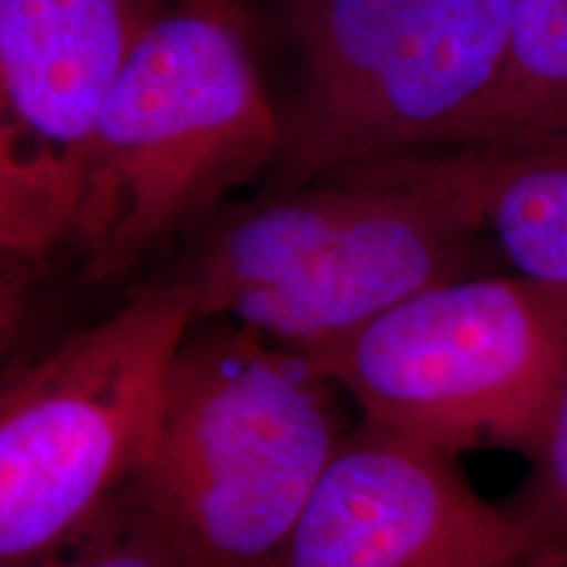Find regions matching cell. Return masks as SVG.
Listing matches in <instances>:
<instances>
[{"label": "cell", "instance_id": "obj_1", "mask_svg": "<svg viewBox=\"0 0 567 567\" xmlns=\"http://www.w3.org/2000/svg\"><path fill=\"white\" fill-rule=\"evenodd\" d=\"M463 195L415 153L354 163L218 221L163 276L193 321L231 318L313 352L423 289L486 274Z\"/></svg>", "mask_w": 567, "mask_h": 567}, {"label": "cell", "instance_id": "obj_2", "mask_svg": "<svg viewBox=\"0 0 567 567\" xmlns=\"http://www.w3.org/2000/svg\"><path fill=\"white\" fill-rule=\"evenodd\" d=\"M339 394L300 352L197 321L118 499L189 567H271L350 434Z\"/></svg>", "mask_w": 567, "mask_h": 567}, {"label": "cell", "instance_id": "obj_3", "mask_svg": "<svg viewBox=\"0 0 567 567\" xmlns=\"http://www.w3.org/2000/svg\"><path fill=\"white\" fill-rule=\"evenodd\" d=\"M281 113L231 0H176L126 63L92 132L74 243L92 279H122L271 172Z\"/></svg>", "mask_w": 567, "mask_h": 567}, {"label": "cell", "instance_id": "obj_4", "mask_svg": "<svg viewBox=\"0 0 567 567\" xmlns=\"http://www.w3.org/2000/svg\"><path fill=\"white\" fill-rule=\"evenodd\" d=\"M300 354L375 431L450 457L530 460L567 386V287L465 276Z\"/></svg>", "mask_w": 567, "mask_h": 567}, {"label": "cell", "instance_id": "obj_5", "mask_svg": "<svg viewBox=\"0 0 567 567\" xmlns=\"http://www.w3.org/2000/svg\"><path fill=\"white\" fill-rule=\"evenodd\" d=\"M193 313L161 279L6 373L0 567H34L122 496L158 425Z\"/></svg>", "mask_w": 567, "mask_h": 567}, {"label": "cell", "instance_id": "obj_6", "mask_svg": "<svg viewBox=\"0 0 567 567\" xmlns=\"http://www.w3.org/2000/svg\"><path fill=\"white\" fill-rule=\"evenodd\" d=\"M176 0H0V243L42 258L71 243L105 101Z\"/></svg>", "mask_w": 567, "mask_h": 567}, {"label": "cell", "instance_id": "obj_7", "mask_svg": "<svg viewBox=\"0 0 567 567\" xmlns=\"http://www.w3.org/2000/svg\"><path fill=\"white\" fill-rule=\"evenodd\" d=\"M455 460L365 423L350 431L271 567H567Z\"/></svg>", "mask_w": 567, "mask_h": 567}, {"label": "cell", "instance_id": "obj_8", "mask_svg": "<svg viewBox=\"0 0 567 567\" xmlns=\"http://www.w3.org/2000/svg\"><path fill=\"white\" fill-rule=\"evenodd\" d=\"M520 0H417L363 82L284 137L268 195L384 155L444 147L505 74Z\"/></svg>", "mask_w": 567, "mask_h": 567}, {"label": "cell", "instance_id": "obj_9", "mask_svg": "<svg viewBox=\"0 0 567 567\" xmlns=\"http://www.w3.org/2000/svg\"><path fill=\"white\" fill-rule=\"evenodd\" d=\"M413 153L465 197L509 271L567 287V140Z\"/></svg>", "mask_w": 567, "mask_h": 567}, {"label": "cell", "instance_id": "obj_10", "mask_svg": "<svg viewBox=\"0 0 567 567\" xmlns=\"http://www.w3.org/2000/svg\"><path fill=\"white\" fill-rule=\"evenodd\" d=\"M555 140H567V0H520L505 74L444 147Z\"/></svg>", "mask_w": 567, "mask_h": 567}, {"label": "cell", "instance_id": "obj_11", "mask_svg": "<svg viewBox=\"0 0 567 567\" xmlns=\"http://www.w3.org/2000/svg\"><path fill=\"white\" fill-rule=\"evenodd\" d=\"M528 465L526 481L507 496L505 505L567 559V386Z\"/></svg>", "mask_w": 567, "mask_h": 567}, {"label": "cell", "instance_id": "obj_12", "mask_svg": "<svg viewBox=\"0 0 567 567\" xmlns=\"http://www.w3.org/2000/svg\"><path fill=\"white\" fill-rule=\"evenodd\" d=\"M34 567H189L130 505L116 499L90 530Z\"/></svg>", "mask_w": 567, "mask_h": 567}]
</instances>
